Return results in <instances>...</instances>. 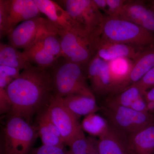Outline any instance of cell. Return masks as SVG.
I'll list each match as a JSON object with an SVG mask.
<instances>
[{
	"mask_svg": "<svg viewBox=\"0 0 154 154\" xmlns=\"http://www.w3.org/2000/svg\"><path fill=\"white\" fill-rule=\"evenodd\" d=\"M6 92L11 102V116L20 117L29 123L36 112L48 105L53 96L50 68L28 63L9 84Z\"/></svg>",
	"mask_w": 154,
	"mask_h": 154,
	"instance_id": "cell-1",
	"label": "cell"
},
{
	"mask_svg": "<svg viewBox=\"0 0 154 154\" xmlns=\"http://www.w3.org/2000/svg\"><path fill=\"white\" fill-rule=\"evenodd\" d=\"M53 96L64 97L72 95L95 97L87 82L85 69L63 58L50 68Z\"/></svg>",
	"mask_w": 154,
	"mask_h": 154,
	"instance_id": "cell-2",
	"label": "cell"
},
{
	"mask_svg": "<svg viewBox=\"0 0 154 154\" xmlns=\"http://www.w3.org/2000/svg\"><path fill=\"white\" fill-rule=\"evenodd\" d=\"M116 43L145 48L154 45V34L120 17H105L101 36Z\"/></svg>",
	"mask_w": 154,
	"mask_h": 154,
	"instance_id": "cell-3",
	"label": "cell"
},
{
	"mask_svg": "<svg viewBox=\"0 0 154 154\" xmlns=\"http://www.w3.org/2000/svg\"><path fill=\"white\" fill-rule=\"evenodd\" d=\"M62 57L86 69L96 53L100 37L87 36L67 30H59Z\"/></svg>",
	"mask_w": 154,
	"mask_h": 154,
	"instance_id": "cell-4",
	"label": "cell"
},
{
	"mask_svg": "<svg viewBox=\"0 0 154 154\" xmlns=\"http://www.w3.org/2000/svg\"><path fill=\"white\" fill-rule=\"evenodd\" d=\"M35 129L25 119L11 116L3 129L2 154H28L36 138Z\"/></svg>",
	"mask_w": 154,
	"mask_h": 154,
	"instance_id": "cell-5",
	"label": "cell"
},
{
	"mask_svg": "<svg viewBox=\"0 0 154 154\" xmlns=\"http://www.w3.org/2000/svg\"><path fill=\"white\" fill-rule=\"evenodd\" d=\"M103 110L110 125L127 137L154 122L153 114L140 113L107 101Z\"/></svg>",
	"mask_w": 154,
	"mask_h": 154,
	"instance_id": "cell-6",
	"label": "cell"
},
{
	"mask_svg": "<svg viewBox=\"0 0 154 154\" xmlns=\"http://www.w3.org/2000/svg\"><path fill=\"white\" fill-rule=\"evenodd\" d=\"M83 33L88 36L100 37L105 17L94 0L59 1Z\"/></svg>",
	"mask_w": 154,
	"mask_h": 154,
	"instance_id": "cell-7",
	"label": "cell"
},
{
	"mask_svg": "<svg viewBox=\"0 0 154 154\" xmlns=\"http://www.w3.org/2000/svg\"><path fill=\"white\" fill-rule=\"evenodd\" d=\"M59 30L48 19L39 16L19 24L8 35L10 45L25 50L43 36L58 33Z\"/></svg>",
	"mask_w": 154,
	"mask_h": 154,
	"instance_id": "cell-8",
	"label": "cell"
},
{
	"mask_svg": "<svg viewBox=\"0 0 154 154\" xmlns=\"http://www.w3.org/2000/svg\"><path fill=\"white\" fill-rule=\"evenodd\" d=\"M46 109L64 144L69 146L75 138L84 133L79 118L65 105L61 97L53 96Z\"/></svg>",
	"mask_w": 154,
	"mask_h": 154,
	"instance_id": "cell-9",
	"label": "cell"
},
{
	"mask_svg": "<svg viewBox=\"0 0 154 154\" xmlns=\"http://www.w3.org/2000/svg\"><path fill=\"white\" fill-rule=\"evenodd\" d=\"M22 52L30 63L50 68L62 57L60 37L58 33L48 34Z\"/></svg>",
	"mask_w": 154,
	"mask_h": 154,
	"instance_id": "cell-10",
	"label": "cell"
},
{
	"mask_svg": "<svg viewBox=\"0 0 154 154\" xmlns=\"http://www.w3.org/2000/svg\"><path fill=\"white\" fill-rule=\"evenodd\" d=\"M85 72L94 94H111L112 85L109 61L102 59L96 54L88 64Z\"/></svg>",
	"mask_w": 154,
	"mask_h": 154,
	"instance_id": "cell-11",
	"label": "cell"
},
{
	"mask_svg": "<svg viewBox=\"0 0 154 154\" xmlns=\"http://www.w3.org/2000/svg\"><path fill=\"white\" fill-rule=\"evenodd\" d=\"M41 13L44 14L59 30L72 31L86 35L83 33L68 13L59 4L51 0H33Z\"/></svg>",
	"mask_w": 154,
	"mask_h": 154,
	"instance_id": "cell-12",
	"label": "cell"
},
{
	"mask_svg": "<svg viewBox=\"0 0 154 154\" xmlns=\"http://www.w3.org/2000/svg\"><path fill=\"white\" fill-rule=\"evenodd\" d=\"M8 15V36L22 22L40 16L33 0H5Z\"/></svg>",
	"mask_w": 154,
	"mask_h": 154,
	"instance_id": "cell-13",
	"label": "cell"
},
{
	"mask_svg": "<svg viewBox=\"0 0 154 154\" xmlns=\"http://www.w3.org/2000/svg\"><path fill=\"white\" fill-rule=\"evenodd\" d=\"M145 48L107 41L100 37L97 42L96 54L107 61L121 58L134 60Z\"/></svg>",
	"mask_w": 154,
	"mask_h": 154,
	"instance_id": "cell-14",
	"label": "cell"
},
{
	"mask_svg": "<svg viewBox=\"0 0 154 154\" xmlns=\"http://www.w3.org/2000/svg\"><path fill=\"white\" fill-rule=\"evenodd\" d=\"M99 138V154H133L128 137L116 130L109 124L106 132Z\"/></svg>",
	"mask_w": 154,
	"mask_h": 154,
	"instance_id": "cell-15",
	"label": "cell"
},
{
	"mask_svg": "<svg viewBox=\"0 0 154 154\" xmlns=\"http://www.w3.org/2000/svg\"><path fill=\"white\" fill-rule=\"evenodd\" d=\"M154 67V45L146 48L133 60L124 89L137 83Z\"/></svg>",
	"mask_w": 154,
	"mask_h": 154,
	"instance_id": "cell-16",
	"label": "cell"
},
{
	"mask_svg": "<svg viewBox=\"0 0 154 154\" xmlns=\"http://www.w3.org/2000/svg\"><path fill=\"white\" fill-rule=\"evenodd\" d=\"M133 154H154V122L128 137Z\"/></svg>",
	"mask_w": 154,
	"mask_h": 154,
	"instance_id": "cell-17",
	"label": "cell"
},
{
	"mask_svg": "<svg viewBox=\"0 0 154 154\" xmlns=\"http://www.w3.org/2000/svg\"><path fill=\"white\" fill-rule=\"evenodd\" d=\"M61 98L65 105L78 118L96 113L101 109L97 105L95 97L72 95Z\"/></svg>",
	"mask_w": 154,
	"mask_h": 154,
	"instance_id": "cell-18",
	"label": "cell"
},
{
	"mask_svg": "<svg viewBox=\"0 0 154 154\" xmlns=\"http://www.w3.org/2000/svg\"><path fill=\"white\" fill-rule=\"evenodd\" d=\"M120 18L140 25L154 17V11L147 7L143 1H127L120 13Z\"/></svg>",
	"mask_w": 154,
	"mask_h": 154,
	"instance_id": "cell-19",
	"label": "cell"
},
{
	"mask_svg": "<svg viewBox=\"0 0 154 154\" xmlns=\"http://www.w3.org/2000/svg\"><path fill=\"white\" fill-rule=\"evenodd\" d=\"M37 123L38 135L43 145L50 146H58L60 143L61 135L50 117L47 109L40 113Z\"/></svg>",
	"mask_w": 154,
	"mask_h": 154,
	"instance_id": "cell-20",
	"label": "cell"
},
{
	"mask_svg": "<svg viewBox=\"0 0 154 154\" xmlns=\"http://www.w3.org/2000/svg\"><path fill=\"white\" fill-rule=\"evenodd\" d=\"M27 58L23 52H20L11 45L0 44V66L14 68L20 71L28 64Z\"/></svg>",
	"mask_w": 154,
	"mask_h": 154,
	"instance_id": "cell-21",
	"label": "cell"
},
{
	"mask_svg": "<svg viewBox=\"0 0 154 154\" xmlns=\"http://www.w3.org/2000/svg\"><path fill=\"white\" fill-rule=\"evenodd\" d=\"M145 92L139 85L135 83L119 93L113 94L106 101L130 107L136 100L143 96Z\"/></svg>",
	"mask_w": 154,
	"mask_h": 154,
	"instance_id": "cell-22",
	"label": "cell"
},
{
	"mask_svg": "<svg viewBox=\"0 0 154 154\" xmlns=\"http://www.w3.org/2000/svg\"><path fill=\"white\" fill-rule=\"evenodd\" d=\"M81 125L84 131L93 136L99 137L106 132L109 123L106 119L93 113L85 116Z\"/></svg>",
	"mask_w": 154,
	"mask_h": 154,
	"instance_id": "cell-23",
	"label": "cell"
},
{
	"mask_svg": "<svg viewBox=\"0 0 154 154\" xmlns=\"http://www.w3.org/2000/svg\"><path fill=\"white\" fill-rule=\"evenodd\" d=\"M98 143V140L92 137H87L85 134L75 138L70 145L69 152L72 154H86Z\"/></svg>",
	"mask_w": 154,
	"mask_h": 154,
	"instance_id": "cell-24",
	"label": "cell"
},
{
	"mask_svg": "<svg viewBox=\"0 0 154 154\" xmlns=\"http://www.w3.org/2000/svg\"><path fill=\"white\" fill-rule=\"evenodd\" d=\"M20 71L10 67L0 66V94L6 93L9 84L18 78Z\"/></svg>",
	"mask_w": 154,
	"mask_h": 154,
	"instance_id": "cell-25",
	"label": "cell"
},
{
	"mask_svg": "<svg viewBox=\"0 0 154 154\" xmlns=\"http://www.w3.org/2000/svg\"><path fill=\"white\" fill-rule=\"evenodd\" d=\"M107 5V16L119 17L123 6L127 1L125 0H106Z\"/></svg>",
	"mask_w": 154,
	"mask_h": 154,
	"instance_id": "cell-26",
	"label": "cell"
},
{
	"mask_svg": "<svg viewBox=\"0 0 154 154\" xmlns=\"http://www.w3.org/2000/svg\"><path fill=\"white\" fill-rule=\"evenodd\" d=\"M8 15L5 0H0V37L8 35Z\"/></svg>",
	"mask_w": 154,
	"mask_h": 154,
	"instance_id": "cell-27",
	"label": "cell"
},
{
	"mask_svg": "<svg viewBox=\"0 0 154 154\" xmlns=\"http://www.w3.org/2000/svg\"><path fill=\"white\" fill-rule=\"evenodd\" d=\"M31 154H66V152L64 149L42 145L39 147L33 149Z\"/></svg>",
	"mask_w": 154,
	"mask_h": 154,
	"instance_id": "cell-28",
	"label": "cell"
},
{
	"mask_svg": "<svg viewBox=\"0 0 154 154\" xmlns=\"http://www.w3.org/2000/svg\"><path fill=\"white\" fill-rule=\"evenodd\" d=\"M137 84L146 92L154 87V67Z\"/></svg>",
	"mask_w": 154,
	"mask_h": 154,
	"instance_id": "cell-29",
	"label": "cell"
},
{
	"mask_svg": "<svg viewBox=\"0 0 154 154\" xmlns=\"http://www.w3.org/2000/svg\"><path fill=\"white\" fill-rule=\"evenodd\" d=\"M130 107L140 113H149L147 109V102L144 96L136 100Z\"/></svg>",
	"mask_w": 154,
	"mask_h": 154,
	"instance_id": "cell-30",
	"label": "cell"
},
{
	"mask_svg": "<svg viewBox=\"0 0 154 154\" xmlns=\"http://www.w3.org/2000/svg\"><path fill=\"white\" fill-rule=\"evenodd\" d=\"M98 8L104 11L107 14V5L106 0H94Z\"/></svg>",
	"mask_w": 154,
	"mask_h": 154,
	"instance_id": "cell-31",
	"label": "cell"
},
{
	"mask_svg": "<svg viewBox=\"0 0 154 154\" xmlns=\"http://www.w3.org/2000/svg\"><path fill=\"white\" fill-rule=\"evenodd\" d=\"M146 102H154V87L146 91L144 95Z\"/></svg>",
	"mask_w": 154,
	"mask_h": 154,
	"instance_id": "cell-32",
	"label": "cell"
},
{
	"mask_svg": "<svg viewBox=\"0 0 154 154\" xmlns=\"http://www.w3.org/2000/svg\"><path fill=\"white\" fill-rule=\"evenodd\" d=\"M147 102V109L149 113H154V102Z\"/></svg>",
	"mask_w": 154,
	"mask_h": 154,
	"instance_id": "cell-33",
	"label": "cell"
},
{
	"mask_svg": "<svg viewBox=\"0 0 154 154\" xmlns=\"http://www.w3.org/2000/svg\"><path fill=\"white\" fill-rule=\"evenodd\" d=\"M150 7H149L150 9H151L152 11H154V1H152L151 2V4L150 5Z\"/></svg>",
	"mask_w": 154,
	"mask_h": 154,
	"instance_id": "cell-34",
	"label": "cell"
},
{
	"mask_svg": "<svg viewBox=\"0 0 154 154\" xmlns=\"http://www.w3.org/2000/svg\"><path fill=\"white\" fill-rule=\"evenodd\" d=\"M88 153L86 154H88ZM66 154H72L71 153H70L68 151L66 152Z\"/></svg>",
	"mask_w": 154,
	"mask_h": 154,
	"instance_id": "cell-35",
	"label": "cell"
}]
</instances>
